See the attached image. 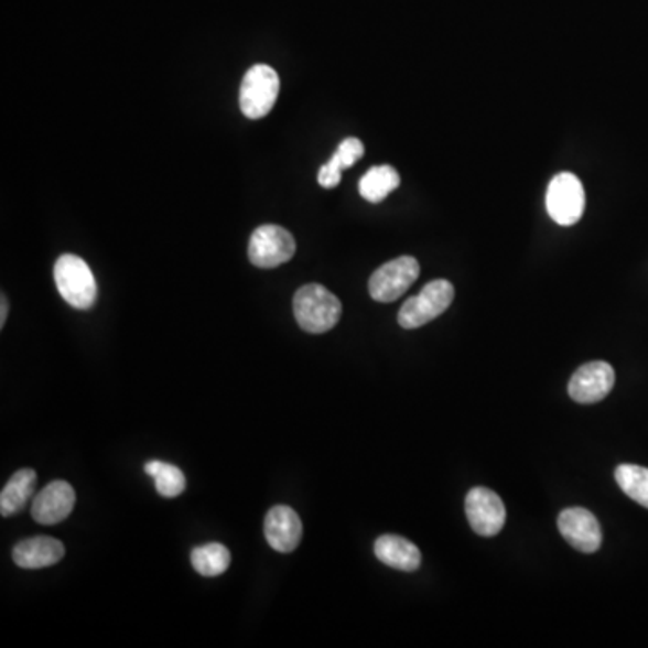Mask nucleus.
Segmentation results:
<instances>
[{"label": "nucleus", "mask_w": 648, "mask_h": 648, "mask_svg": "<svg viewBox=\"0 0 648 648\" xmlns=\"http://www.w3.org/2000/svg\"><path fill=\"white\" fill-rule=\"evenodd\" d=\"M280 94V76L270 65H252L241 82L240 108L249 119L266 118Z\"/></svg>", "instance_id": "20e7f679"}, {"label": "nucleus", "mask_w": 648, "mask_h": 648, "mask_svg": "<svg viewBox=\"0 0 648 648\" xmlns=\"http://www.w3.org/2000/svg\"><path fill=\"white\" fill-rule=\"evenodd\" d=\"M192 564L202 576H218L231 564V553L218 542L198 546L192 551Z\"/></svg>", "instance_id": "a211bd4d"}, {"label": "nucleus", "mask_w": 648, "mask_h": 648, "mask_svg": "<svg viewBox=\"0 0 648 648\" xmlns=\"http://www.w3.org/2000/svg\"><path fill=\"white\" fill-rule=\"evenodd\" d=\"M559 530L568 544L580 553H594L602 546V528L585 508H568L559 516Z\"/></svg>", "instance_id": "9d476101"}, {"label": "nucleus", "mask_w": 648, "mask_h": 648, "mask_svg": "<svg viewBox=\"0 0 648 648\" xmlns=\"http://www.w3.org/2000/svg\"><path fill=\"white\" fill-rule=\"evenodd\" d=\"M400 186V175L389 164L374 166L359 182V192L363 198L371 204H380Z\"/></svg>", "instance_id": "f3484780"}, {"label": "nucleus", "mask_w": 648, "mask_h": 648, "mask_svg": "<svg viewBox=\"0 0 648 648\" xmlns=\"http://www.w3.org/2000/svg\"><path fill=\"white\" fill-rule=\"evenodd\" d=\"M614 476L625 496L648 508V468L639 465H619Z\"/></svg>", "instance_id": "aec40b11"}, {"label": "nucleus", "mask_w": 648, "mask_h": 648, "mask_svg": "<svg viewBox=\"0 0 648 648\" xmlns=\"http://www.w3.org/2000/svg\"><path fill=\"white\" fill-rule=\"evenodd\" d=\"M65 557V546L53 537H33L13 548V560L22 570H44L58 564Z\"/></svg>", "instance_id": "ddd939ff"}, {"label": "nucleus", "mask_w": 648, "mask_h": 648, "mask_svg": "<svg viewBox=\"0 0 648 648\" xmlns=\"http://www.w3.org/2000/svg\"><path fill=\"white\" fill-rule=\"evenodd\" d=\"M295 255L294 236L285 227L266 224L258 227L249 240V260L260 269H276Z\"/></svg>", "instance_id": "0eeeda50"}, {"label": "nucleus", "mask_w": 648, "mask_h": 648, "mask_svg": "<svg viewBox=\"0 0 648 648\" xmlns=\"http://www.w3.org/2000/svg\"><path fill=\"white\" fill-rule=\"evenodd\" d=\"M76 505V492L67 482H53L33 497L31 516L39 525L53 526L65 521Z\"/></svg>", "instance_id": "9b49d317"}, {"label": "nucleus", "mask_w": 648, "mask_h": 648, "mask_svg": "<svg viewBox=\"0 0 648 648\" xmlns=\"http://www.w3.org/2000/svg\"><path fill=\"white\" fill-rule=\"evenodd\" d=\"M144 472L155 479V490L159 492V496L173 499V497H179L182 492L186 490V477L182 474L181 468L175 467V465L148 462L144 465Z\"/></svg>", "instance_id": "6ab92c4d"}, {"label": "nucleus", "mask_w": 648, "mask_h": 648, "mask_svg": "<svg viewBox=\"0 0 648 648\" xmlns=\"http://www.w3.org/2000/svg\"><path fill=\"white\" fill-rule=\"evenodd\" d=\"M54 283L73 309L89 310L98 300V285L85 260L74 255L60 256L54 263Z\"/></svg>", "instance_id": "f03ea898"}, {"label": "nucleus", "mask_w": 648, "mask_h": 648, "mask_svg": "<svg viewBox=\"0 0 648 648\" xmlns=\"http://www.w3.org/2000/svg\"><path fill=\"white\" fill-rule=\"evenodd\" d=\"M454 287L447 280H434L423 287L420 294L403 303L398 312V324L406 330L420 328L431 323L452 305Z\"/></svg>", "instance_id": "7ed1b4c3"}, {"label": "nucleus", "mask_w": 648, "mask_h": 648, "mask_svg": "<svg viewBox=\"0 0 648 648\" xmlns=\"http://www.w3.org/2000/svg\"><path fill=\"white\" fill-rule=\"evenodd\" d=\"M363 155L364 144L360 139H344L339 148L335 150L332 159L321 166L320 175H317L320 186L324 187V190H332V187L339 186L344 170L354 166L355 162L359 161Z\"/></svg>", "instance_id": "dca6fc26"}, {"label": "nucleus", "mask_w": 648, "mask_h": 648, "mask_svg": "<svg viewBox=\"0 0 648 648\" xmlns=\"http://www.w3.org/2000/svg\"><path fill=\"white\" fill-rule=\"evenodd\" d=\"M420 276V263L413 256H400L375 270L369 278V295L380 303H391L406 294Z\"/></svg>", "instance_id": "423d86ee"}, {"label": "nucleus", "mask_w": 648, "mask_h": 648, "mask_svg": "<svg viewBox=\"0 0 648 648\" xmlns=\"http://www.w3.org/2000/svg\"><path fill=\"white\" fill-rule=\"evenodd\" d=\"M465 511L472 530L476 531L477 536H497L506 522L505 503L496 492L485 486H476L468 492Z\"/></svg>", "instance_id": "6e6552de"}, {"label": "nucleus", "mask_w": 648, "mask_h": 648, "mask_svg": "<svg viewBox=\"0 0 648 648\" xmlns=\"http://www.w3.org/2000/svg\"><path fill=\"white\" fill-rule=\"evenodd\" d=\"M546 207L551 220H555L559 226L579 224L585 209V192L580 179L568 172L551 179L546 193Z\"/></svg>", "instance_id": "39448f33"}, {"label": "nucleus", "mask_w": 648, "mask_h": 648, "mask_svg": "<svg viewBox=\"0 0 648 648\" xmlns=\"http://www.w3.org/2000/svg\"><path fill=\"white\" fill-rule=\"evenodd\" d=\"M343 305L339 298L317 283L301 287L294 295V317L309 334H326L339 323Z\"/></svg>", "instance_id": "f257e3e1"}, {"label": "nucleus", "mask_w": 648, "mask_h": 648, "mask_svg": "<svg viewBox=\"0 0 648 648\" xmlns=\"http://www.w3.org/2000/svg\"><path fill=\"white\" fill-rule=\"evenodd\" d=\"M375 555L382 564L406 573H413L422 564V553L418 546L398 536L378 537L375 542Z\"/></svg>", "instance_id": "4468645a"}, {"label": "nucleus", "mask_w": 648, "mask_h": 648, "mask_svg": "<svg viewBox=\"0 0 648 648\" xmlns=\"http://www.w3.org/2000/svg\"><path fill=\"white\" fill-rule=\"evenodd\" d=\"M35 488L36 472L33 468H20L2 488L0 514L10 517L24 510L28 503L35 497Z\"/></svg>", "instance_id": "2eb2a0df"}, {"label": "nucleus", "mask_w": 648, "mask_h": 648, "mask_svg": "<svg viewBox=\"0 0 648 648\" xmlns=\"http://www.w3.org/2000/svg\"><path fill=\"white\" fill-rule=\"evenodd\" d=\"M303 525L290 506H274L266 517V539L280 553H292L300 546Z\"/></svg>", "instance_id": "f8f14e48"}, {"label": "nucleus", "mask_w": 648, "mask_h": 648, "mask_svg": "<svg viewBox=\"0 0 648 648\" xmlns=\"http://www.w3.org/2000/svg\"><path fill=\"white\" fill-rule=\"evenodd\" d=\"M614 382H616V374L613 366L604 360H594V363L584 364L571 377L568 391L575 402L596 403L602 402L613 391Z\"/></svg>", "instance_id": "1a4fd4ad"}, {"label": "nucleus", "mask_w": 648, "mask_h": 648, "mask_svg": "<svg viewBox=\"0 0 648 648\" xmlns=\"http://www.w3.org/2000/svg\"><path fill=\"white\" fill-rule=\"evenodd\" d=\"M2 309H0V328H4L6 317H8V301H6V295H2Z\"/></svg>", "instance_id": "412c9836"}]
</instances>
